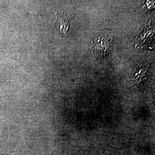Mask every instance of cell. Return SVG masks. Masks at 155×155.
Listing matches in <instances>:
<instances>
[{"mask_svg": "<svg viewBox=\"0 0 155 155\" xmlns=\"http://www.w3.org/2000/svg\"><path fill=\"white\" fill-rule=\"evenodd\" d=\"M56 30L64 35H67L69 28V19L64 13L58 12L56 13L55 20Z\"/></svg>", "mask_w": 155, "mask_h": 155, "instance_id": "obj_2", "label": "cell"}, {"mask_svg": "<svg viewBox=\"0 0 155 155\" xmlns=\"http://www.w3.org/2000/svg\"><path fill=\"white\" fill-rule=\"evenodd\" d=\"M110 42L109 34L104 30L92 42L90 51L97 58H105L110 51Z\"/></svg>", "mask_w": 155, "mask_h": 155, "instance_id": "obj_1", "label": "cell"}]
</instances>
